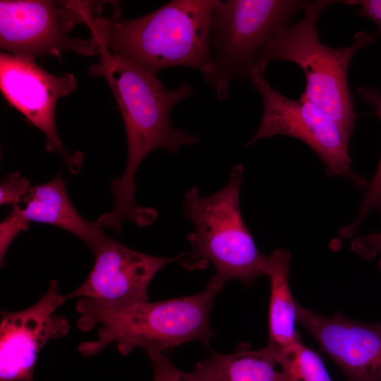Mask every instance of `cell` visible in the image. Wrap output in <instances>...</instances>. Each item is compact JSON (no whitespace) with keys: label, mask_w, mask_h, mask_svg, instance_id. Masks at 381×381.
Masks as SVG:
<instances>
[{"label":"cell","mask_w":381,"mask_h":381,"mask_svg":"<svg viewBox=\"0 0 381 381\" xmlns=\"http://www.w3.org/2000/svg\"><path fill=\"white\" fill-rule=\"evenodd\" d=\"M244 168L237 164L222 189L202 197L190 188L184 195V216L194 230L187 234L191 250L179 254V262L188 270L216 269L212 277L219 284L238 279L251 284L265 275L264 255L258 251L246 226L239 205Z\"/></svg>","instance_id":"4"},{"label":"cell","mask_w":381,"mask_h":381,"mask_svg":"<svg viewBox=\"0 0 381 381\" xmlns=\"http://www.w3.org/2000/svg\"><path fill=\"white\" fill-rule=\"evenodd\" d=\"M265 69L254 66L250 71L249 78L262 99L263 114L258 131L246 145L277 135L295 137L319 155L329 176L346 178L359 188L367 189L368 181L351 168V137L341 125L304 94L294 100L278 92L266 80Z\"/></svg>","instance_id":"8"},{"label":"cell","mask_w":381,"mask_h":381,"mask_svg":"<svg viewBox=\"0 0 381 381\" xmlns=\"http://www.w3.org/2000/svg\"><path fill=\"white\" fill-rule=\"evenodd\" d=\"M52 280L43 296L29 308L1 311L0 381H33L38 354L52 339L66 337L70 325L55 313L67 299Z\"/></svg>","instance_id":"10"},{"label":"cell","mask_w":381,"mask_h":381,"mask_svg":"<svg viewBox=\"0 0 381 381\" xmlns=\"http://www.w3.org/2000/svg\"><path fill=\"white\" fill-rule=\"evenodd\" d=\"M357 92L363 100L373 108L381 121V92L372 87H359ZM375 209L381 214V157L372 182L368 185L366 193L359 206L355 220L350 225H346L340 229V236L351 237L367 214Z\"/></svg>","instance_id":"17"},{"label":"cell","mask_w":381,"mask_h":381,"mask_svg":"<svg viewBox=\"0 0 381 381\" xmlns=\"http://www.w3.org/2000/svg\"><path fill=\"white\" fill-rule=\"evenodd\" d=\"M345 2L358 5V14L373 20L381 32V0L345 1Z\"/></svg>","instance_id":"21"},{"label":"cell","mask_w":381,"mask_h":381,"mask_svg":"<svg viewBox=\"0 0 381 381\" xmlns=\"http://www.w3.org/2000/svg\"><path fill=\"white\" fill-rule=\"evenodd\" d=\"M223 286L212 278L202 292L157 302H141L107 309L80 298L78 328L88 332L99 324L98 339L82 342L78 351L85 357L99 353L116 342L123 356L135 348L162 353L190 341L208 344L216 335L210 324L213 301Z\"/></svg>","instance_id":"3"},{"label":"cell","mask_w":381,"mask_h":381,"mask_svg":"<svg viewBox=\"0 0 381 381\" xmlns=\"http://www.w3.org/2000/svg\"><path fill=\"white\" fill-rule=\"evenodd\" d=\"M334 2L306 1L302 19L279 32L262 49L253 67L266 68L269 63L277 60L297 64L306 79L303 94L334 119L351 137L357 114L347 82L349 64L355 54L371 45L380 32H358L349 47L325 45L319 40L317 22L322 11Z\"/></svg>","instance_id":"5"},{"label":"cell","mask_w":381,"mask_h":381,"mask_svg":"<svg viewBox=\"0 0 381 381\" xmlns=\"http://www.w3.org/2000/svg\"><path fill=\"white\" fill-rule=\"evenodd\" d=\"M351 248L366 259L373 258L377 254L381 255V231L354 239ZM379 266L381 270V259Z\"/></svg>","instance_id":"20"},{"label":"cell","mask_w":381,"mask_h":381,"mask_svg":"<svg viewBox=\"0 0 381 381\" xmlns=\"http://www.w3.org/2000/svg\"><path fill=\"white\" fill-rule=\"evenodd\" d=\"M296 320L343 372L346 381H381V323L365 324L340 313L318 315L297 301Z\"/></svg>","instance_id":"12"},{"label":"cell","mask_w":381,"mask_h":381,"mask_svg":"<svg viewBox=\"0 0 381 381\" xmlns=\"http://www.w3.org/2000/svg\"><path fill=\"white\" fill-rule=\"evenodd\" d=\"M290 260L289 252L284 248L263 257L264 273L270 280L267 345L275 351L301 341L295 327L296 301L292 296L289 284Z\"/></svg>","instance_id":"14"},{"label":"cell","mask_w":381,"mask_h":381,"mask_svg":"<svg viewBox=\"0 0 381 381\" xmlns=\"http://www.w3.org/2000/svg\"><path fill=\"white\" fill-rule=\"evenodd\" d=\"M30 188L28 179L21 176L18 171L8 174L0 186L1 205H20Z\"/></svg>","instance_id":"19"},{"label":"cell","mask_w":381,"mask_h":381,"mask_svg":"<svg viewBox=\"0 0 381 381\" xmlns=\"http://www.w3.org/2000/svg\"><path fill=\"white\" fill-rule=\"evenodd\" d=\"M102 9L100 3L84 1H0V46L8 54L35 61L64 51L85 56L99 54L89 40L67 35L77 24Z\"/></svg>","instance_id":"7"},{"label":"cell","mask_w":381,"mask_h":381,"mask_svg":"<svg viewBox=\"0 0 381 381\" xmlns=\"http://www.w3.org/2000/svg\"><path fill=\"white\" fill-rule=\"evenodd\" d=\"M153 368L152 381H219L216 363L209 356L197 363L193 372L176 368L162 353L147 352Z\"/></svg>","instance_id":"18"},{"label":"cell","mask_w":381,"mask_h":381,"mask_svg":"<svg viewBox=\"0 0 381 381\" xmlns=\"http://www.w3.org/2000/svg\"><path fill=\"white\" fill-rule=\"evenodd\" d=\"M216 1L173 0L134 19L116 8L110 16H89L85 24L110 52L153 74L183 66L198 69L205 79L213 66L210 23Z\"/></svg>","instance_id":"2"},{"label":"cell","mask_w":381,"mask_h":381,"mask_svg":"<svg viewBox=\"0 0 381 381\" xmlns=\"http://www.w3.org/2000/svg\"><path fill=\"white\" fill-rule=\"evenodd\" d=\"M219 381H285L277 365L274 351L268 345L251 349L241 344L235 352L223 354L212 351Z\"/></svg>","instance_id":"15"},{"label":"cell","mask_w":381,"mask_h":381,"mask_svg":"<svg viewBox=\"0 0 381 381\" xmlns=\"http://www.w3.org/2000/svg\"><path fill=\"white\" fill-rule=\"evenodd\" d=\"M31 222L60 227L84 241L95 254L109 238L97 222L85 219L73 205L61 174L52 181L31 186L20 205L0 224V263L3 267L6 253L13 239L27 231Z\"/></svg>","instance_id":"13"},{"label":"cell","mask_w":381,"mask_h":381,"mask_svg":"<svg viewBox=\"0 0 381 381\" xmlns=\"http://www.w3.org/2000/svg\"><path fill=\"white\" fill-rule=\"evenodd\" d=\"M95 255L86 279L66 297L86 298L107 309L148 301L147 288L152 278L165 265L179 259V255L164 258L138 252L111 238Z\"/></svg>","instance_id":"11"},{"label":"cell","mask_w":381,"mask_h":381,"mask_svg":"<svg viewBox=\"0 0 381 381\" xmlns=\"http://www.w3.org/2000/svg\"><path fill=\"white\" fill-rule=\"evenodd\" d=\"M77 83L65 73L55 75L35 61L6 52L0 54V87L6 100L46 135V150L61 154L72 172L82 164L80 155H71L64 147L55 122V107L59 99L71 94Z\"/></svg>","instance_id":"9"},{"label":"cell","mask_w":381,"mask_h":381,"mask_svg":"<svg viewBox=\"0 0 381 381\" xmlns=\"http://www.w3.org/2000/svg\"><path fill=\"white\" fill-rule=\"evenodd\" d=\"M306 1L217 0L210 23L212 70L205 79L218 98H228L231 80L250 78L262 49L292 24Z\"/></svg>","instance_id":"6"},{"label":"cell","mask_w":381,"mask_h":381,"mask_svg":"<svg viewBox=\"0 0 381 381\" xmlns=\"http://www.w3.org/2000/svg\"><path fill=\"white\" fill-rule=\"evenodd\" d=\"M99 61L88 71L91 76H102L109 84L123 120L128 158L121 176L111 182L114 198L111 210L99 218L106 228L121 233L122 224L129 220L138 226L151 224L155 210L138 205L135 200V176L143 159L154 150L164 149L177 154L183 145L198 143L197 135L175 129L170 120L173 107L191 95L193 87L182 83L174 90L166 88L153 74L112 53L99 38Z\"/></svg>","instance_id":"1"},{"label":"cell","mask_w":381,"mask_h":381,"mask_svg":"<svg viewBox=\"0 0 381 381\" xmlns=\"http://www.w3.org/2000/svg\"><path fill=\"white\" fill-rule=\"evenodd\" d=\"M274 351L285 381H332L320 356L301 341Z\"/></svg>","instance_id":"16"}]
</instances>
